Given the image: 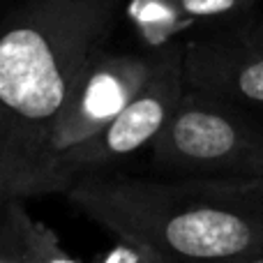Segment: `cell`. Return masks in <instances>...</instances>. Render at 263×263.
Wrapping results in <instances>:
<instances>
[{
	"label": "cell",
	"instance_id": "cell-1",
	"mask_svg": "<svg viewBox=\"0 0 263 263\" xmlns=\"http://www.w3.org/2000/svg\"><path fill=\"white\" fill-rule=\"evenodd\" d=\"M120 0H14L0 18V180L63 194L46 145L83 69L111 40Z\"/></svg>",
	"mask_w": 263,
	"mask_h": 263
},
{
	"label": "cell",
	"instance_id": "cell-2",
	"mask_svg": "<svg viewBox=\"0 0 263 263\" xmlns=\"http://www.w3.org/2000/svg\"><path fill=\"white\" fill-rule=\"evenodd\" d=\"M65 196L114 238L141 245L155 263H263V215L205 194L190 178L148 180L79 173Z\"/></svg>",
	"mask_w": 263,
	"mask_h": 263
},
{
	"label": "cell",
	"instance_id": "cell-3",
	"mask_svg": "<svg viewBox=\"0 0 263 263\" xmlns=\"http://www.w3.org/2000/svg\"><path fill=\"white\" fill-rule=\"evenodd\" d=\"M150 148L159 168L180 178L263 171V129L238 104L192 88Z\"/></svg>",
	"mask_w": 263,
	"mask_h": 263
},
{
	"label": "cell",
	"instance_id": "cell-4",
	"mask_svg": "<svg viewBox=\"0 0 263 263\" xmlns=\"http://www.w3.org/2000/svg\"><path fill=\"white\" fill-rule=\"evenodd\" d=\"M155 67V58L136 53H111L106 46L92 55L83 69L77 88L63 106L46 145V164L55 180L63 185V194L72 180L58 168L65 153L88 141L139 92Z\"/></svg>",
	"mask_w": 263,
	"mask_h": 263
},
{
	"label": "cell",
	"instance_id": "cell-5",
	"mask_svg": "<svg viewBox=\"0 0 263 263\" xmlns=\"http://www.w3.org/2000/svg\"><path fill=\"white\" fill-rule=\"evenodd\" d=\"M185 92L182 51H171L155 60V67L134 97L118 111L114 120L95 136L65 153L58 168L74 182L79 173L118 162L150 145L168 123Z\"/></svg>",
	"mask_w": 263,
	"mask_h": 263
},
{
	"label": "cell",
	"instance_id": "cell-6",
	"mask_svg": "<svg viewBox=\"0 0 263 263\" xmlns=\"http://www.w3.org/2000/svg\"><path fill=\"white\" fill-rule=\"evenodd\" d=\"M185 88L238 106H263V35L194 40L182 49Z\"/></svg>",
	"mask_w": 263,
	"mask_h": 263
},
{
	"label": "cell",
	"instance_id": "cell-7",
	"mask_svg": "<svg viewBox=\"0 0 263 263\" xmlns=\"http://www.w3.org/2000/svg\"><path fill=\"white\" fill-rule=\"evenodd\" d=\"M23 196L0 199V263H74L58 233L28 213Z\"/></svg>",
	"mask_w": 263,
	"mask_h": 263
},
{
	"label": "cell",
	"instance_id": "cell-8",
	"mask_svg": "<svg viewBox=\"0 0 263 263\" xmlns=\"http://www.w3.org/2000/svg\"><path fill=\"white\" fill-rule=\"evenodd\" d=\"M127 12L150 44H164L176 32L194 23V18L178 9L176 0H132Z\"/></svg>",
	"mask_w": 263,
	"mask_h": 263
},
{
	"label": "cell",
	"instance_id": "cell-9",
	"mask_svg": "<svg viewBox=\"0 0 263 263\" xmlns=\"http://www.w3.org/2000/svg\"><path fill=\"white\" fill-rule=\"evenodd\" d=\"M205 194L236 205L240 210L263 215V171L247 176H185Z\"/></svg>",
	"mask_w": 263,
	"mask_h": 263
},
{
	"label": "cell",
	"instance_id": "cell-10",
	"mask_svg": "<svg viewBox=\"0 0 263 263\" xmlns=\"http://www.w3.org/2000/svg\"><path fill=\"white\" fill-rule=\"evenodd\" d=\"M254 0H176L178 9L190 18H213L247 9Z\"/></svg>",
	"mask_w": 263,
	"mask_h": 263
},
{
	"label": "cell",
	"instance_id": "cell-11",
	"mask_svg": "<svg viewBox=\"0 0 263 263\" xmlns=\"http://www.w3.org/2000/svg\"><path fill=\"white\" fill-rule=\"evenodd\" d=\"M100 261L102 263H155L153 256L141 245H136L129 238H118V236H116L114 247L106 250L100 256Z\"/></svg>",
	"mask_w": 263,
	"mask_h": 263
},
{
	"label": "cell",
	"instance_id": "cell-12",
	"mask_svg": "<svg viewBox=\"0 0 263 263\" xmlns=\"http://www.w3.org/2000/svg\"><path fill=\"white\" fill-rule=\"evenodd\" d=\"M3 196H16V194H14V192L9 190V187L5 185L3 180H0V199H3Z\"/></svg>",
	"mask_w": 263,
	"mask_h": 263
}]
</instances>
